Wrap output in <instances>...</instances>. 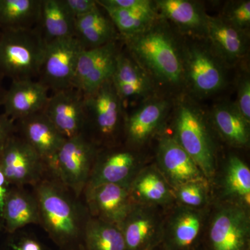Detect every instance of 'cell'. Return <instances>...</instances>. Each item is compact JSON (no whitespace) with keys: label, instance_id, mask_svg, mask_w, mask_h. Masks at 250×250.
I'll return each mask as SVG.
<instances>
[{"label":"cell","instance_id":"6da1fadb","mask_svg":"<svg viewBox=\"0 0 250 250\" xmlns=\"http://www.w3.org/2000/svg\"><path fill=\"white\" fill-rule=\"evenodd\" d=\"M121 40L159 93L174 99L186 94L182 36L168 23L159 18L146 30Z\"/></svg>","mask_w":250,"mask_h":250},{"label":"cell","instance_id":"7a4b0ae2","mask_svg":"<svg viewBox=\"0 0 250 250\" xmlns=\"http://www.w3.org/2000/svg\"><path fill=\"white\" fill-rule=\"evenodd\" d=\"M34 187L40 225L62 250H83V232L90 214L86 206L47 174Z\"/></svg>","mask_w":250,"mask_h":250},{"label":"cell","instance_id":"3957f363","mask_svg":"<svg viewBox=\"0 0 250 250\" xmlns=\"http://www.w3.org/2000/svg\"><path fill=\"white\" fill-rule=\"evenodd\" d=\"M174 139L201 170L206 178L215 170V145L209 116L197 100L187 94L174 99Z\"/></svg>","mask_w":250,"mask_h":250},{"label":"cell","instance_id":"277c9868","mask_svg":"<svg viewBox=\"0 0 250 250\" xmlns=\"http://www.w3.org/2000/svg\"><path fill=\"white\" fill-rule=\"evenodd\" d=\"M186 94L203 100L223 91L228 83V67L206 39L184 37Z\"/></svg>","mask_w":250,"mask_h":250},{"label":"cell","instance_id":"5b68a950","mask_svg":"<svg viewBox=\"0 0 250 250\" xmlns=\"http://www.w3.org/2000/svg\"><path fill=\"white\" fill-rule=\"evenodd\" d=\"M85 125L83 134L98 147H113L121 131L124 132L125 105L112 81L93 92L83 95Z\"/></svg>","mask_w":250,"mask_h":250},{"label":"cell","instance_id":"8992f818","mask_svg":"<svg viewBox=\"0 0 250 250\" xmlns=\"http://www.w3.org/2000/svg\"><path fill=\"white\" fill-rule=\"evenodd\" d=\"M45 44L36 28L0 31V77L38 78Z\"/></svg>","mask_w":250,"mask_h":250},{"label":"cell","instance_id":"52a82bcc","mask_svg":"<svg viewBox=\"0 0 250 250\" xmlns=\"http://www.w3.org/2000/svg\"><path fill=\"white\" fill-rule=\"evenodd\" d=\"M100 147L83 134L65 140L47 164L48 175L77 197L83 195Z\"/></svg>","mask_w":250,"mask_h":250},{"label":"cell","instance_id":"ba28073f","mask_svg":"<svg viewBox=\"0 0 250 250\" xmlns=\"http://www.w3.org/2000/svg\"><path fill=\"white\" fill-rule=\"evenodd\" d=\"M82 50L75 37L46 43L38 81L53 93L72 88Z\"/></svg>","mask_w":250,"mask_h":250},{"label":"cell","instance_id":"9c48e42d","mask_svg":"<svg viewBox=\"0 0 250 250\" xmlns=\"http://www.w3.org/2000/svg\"><path fill=\"white\" fill-rule=\"evenodd\" d=\"M0 168L14 187H34L48 174L47 164L35 149L15 135L0 151Z\"/></svg>","mask_w":250,"mask_h":250},{"label":"cell","instance_id":"30bf717a","mask_svg":"<svg viewBox=\"0 0 250 250\" xmlns=\"http://www.w3.org/2000/svg\"><path fill=\"white\" fill-rule=\"evenodd\" d=\"M250 237L246 208L227 206L215 213L202 246L205 250H250Z\"/></svg>","mask_w":250,"mask_h":250},{"label":"cell","instance_id":"8fae6325","mask_svg":"<svg viewBox=\"0 0 250 250\" xmlns=\"http://www.w3.org/2000/svg\"><path fill=\"white\" fill-rule=\"evenodd\" d=\"M174 99L162 93L143 100L125 116L124 134L131 147H141L160 129L173 109Z\"/></svg>","mask_w":250,"mask_h":250},{"label":"cell","instance_id":"7c38bea8","mask_svg":"<svg viewBox=\"0 0 250 250\" xmlns=\"http://www.w3.org/2000/svg\"><path fill=\"white\" fill-rule=\"evenodd\" d=\"M119 51L117 41L97 48L83 49L77 62L72 87L86 95L111 80Z\"/></svg>","mask_w":250,"mask_h":250},{"label":"cell","instance_id":"4fadbf2b","mask_svg":"<svg viewBox=\"0 0 250 250\" xmlns=\"http://www.w3.org/2000/svg\"><path fill=\"white\" fill-rule=\"evenodd\" d=\"M83 195L90 217L118 227L136 204L129 187L119 184H103L86 188Z\"/></svg>","mask_w":250,"mask_h":250},{"label":"cell","instance_id":"5bb4252c","mask_svg":"<svg viewBox=\"0 0 250 250\" xmlns=\"http://www.w3.org/2000/svg\"><path fill=\"white\" fill-rule=\"evenodd\" d=\"M153 209L136 203L120 225L126 250H153L162 243L164 225Z\"/></svg>","mask_w":250,"mask_h":250},{"label":"cell","instance_id":"9a60e30c","mask_svg":"<svg viewBox=\"0 0 250 250\" xmlns=\"http://www.w3.org/2000/svg\"><path fill=\"white\" fill-rule=\"evenodd\" d=\"M156 11L184 37L206 39L208 17L202 3L190 0H155Z\"/></svg>","mask_w":250,"mask_h":250},{"label":"cell","instance_id":"2e32d148","mask_svg":"<svg viewBox=\"0 0 250 250\" xmlns=\"http://www.w3.org/2000/svg\"><path fill=\"white\" fill-rule=\"evenodd\" d=\"M42 113L66 139L83 134V95L76 88L60 90L49 97Z\"/></svg>","mask_w":250,"mask_h":250},{"label":"cell","instance_id":"e0dca14e","mask_svg":"<svg viewBox=\"0 0 250 250\" xmlns=\"http://www.w3.org/2000/svg\"><path fill=\"white\" fill-rule=\"evenodd\" d=\"M106 148V150H99L86 188L103 184L129 187L138 173V156L131 149H118L114 146Z\"/></svg>","mask_w":250,"mask_h":250},{"label":"cell","instance_id":"ac0fdd59","mask_svg":"<svg viewBox=\"0 0 250 250\" xmlns=\"http://www.w3.org/2000/svg\"><path fill=\"white\" fill-rule=\"evenodd\" d=\"M157 160L162 175L173 188L190 182H207L195 161L173 136H161L157 147Z\"/></svg>","mask_w":250,"mask_h":250},{"label":"cell","instance_id":"d6986e66","mask_svg":"<svg viewBox=\"0 0 250 250\" xmlns=\"http://www.w3.org/2000/svg\"><path fill=\"white\" fill-rule=\"evenodd\" d=\"M250 34L238 29L221 16L208 17L206 40L228 69L236 66L249 52Z\"/></svg>","mask_w":250,"mask_h":250},{"label":"cell","instance_id":"ffe728a7","mask_svg":"<svg viewBox=\"0 0 250 250\" xmlns=\"http://www.w3.org/2000/svg\"><path fill=\"white\" fill-rule=\"evenodd\" d=\"M117 94L123 104L132 100L141 102L160 93L152 79L139 66L127 52L119 51L116 69L111 79Z\"/></svg>","mask_w":250,"mask_h":250},{"label":"cell","instance_id":"44dd1931","mask_svg":"<svg viewBox=\"0 0 250 250\" xmlns=\"http://www.w3.org/2000/svg\"><path fill=\"white\" fill-rule=\"evenodd\" d=\"M49 91L38 80L12 81L3 97L4 114L14 121L42 111L48 100Z\"/></svg>","mask_w":250,"mask_h":250},{"label":"cell","instance_id":"7402d4cb","mask_svg":"<svg viewBox=\"0 0 250 250\" xmlns=\"http://www.w3.org/2000/svg\"><path fill=\"white\" fill-rule=\"evenodd\" d=\"M203 217L195 208L181 207L164 225L162 246L166 250H195L201 246L200 239Z\"/></svg>","mask_w":250,"mask_h":250},{"label":"cell","instance_id":"603a6c76","mask_svg":"<svg viewBox=\"0 0 250 250\" xmlns=\"http://www.w3.org/2000/svg\"><path fill=\"white\" fill-rule=\"evenodd\" d=\"M17 121L21 137L35 149L46 164L66 140L42 111Z\"/></svg>","mask_w":250,"mask_h":250},{"label":"cell","instance_id":"cb8c5ba5","mask_svg":"<svg viewBox=\"0 0 250 250\" xmlns=\"http://www.w3.org/2000/svg\"><path fill=\"white\" fill-rule=\"evenodd\" d=\"M97 9L75 21V37L83 49L102 47L121 39L119 33L106 12Z\"/></svg>","mask_w":250,"mask_h":250},{"label":"cell","instance_id":"d4e9b609","mask_svg":"<svg viewBox=\"0 0 250 250\" xmlns=\"http://www.w3.org/2000/svg\"><path fill=\"white\" fill-rule=\"evenodd\" d=\"M210 123L219 134L231 146L244 147L249 145L250 123L245 119L233 102H219L208 113Z\"/></svg>","mask_w":250,"mask_h":250},{"label":"cell","instance_id":"484cf974","mask_svg":"<svg viewBox=\"0 0 250 250\" xmlns=\"http://www.w3.org/2000/svg\"><path fill=\"white\" fill-rule=\"evenodd\" d=\"M1 218L6 231L11 233L28 225H40L39 204L34 192L30 193L23 187L10 188Z\"/></svg>","mask_w":250,"mask_h":250},{"label":"cell","instance_id":"4316f807","mask_svg":"<svg viewBox=\"0 0 250 250\" xmlns=\"http://www.w3.org/2000/svg\"><path fill=\"white\" fill-rule=\"evenodd\" d=\"M75 21L62 0H42L36 29L47 43L75 37Z\"/></svg>","mask_w":250,"mask_h":250},{"label":"cell","instance_id":"83f0119b","mask_svg":"<svg viewBox=\"0 0 250 250\" xmlns=\"http://www.w3.org/2000/svg\"><path fill=\"white\" fill-rule=\"evenodd\" d=\"M129 191L135 203L143 205H165L174 197L165 177L152 167L138 172L130 184Z\"/></svg>","mask_w":250,"mask_h":250},{"label":"cell","instance_id":"f1b7e54d","mask_svg":"<svg viewBox=\"0 0 250 250\" xmlns=\"http://www.w3.org/2000/svg\"><path fill=\"white\" fill-rule=\"evenodd\" d=\"M42 0H0V31L36 29Z\"/></svg>","mask_w":250,"mask_h":250},{"label":"cell","instance_id":"f546056e","mask_svg":"<svg viewBox=\"0 0 250 250\" xmlns=\"http://www.w3.org/2000/svg\"><path fill=\"white\" fill-rule=\"evenodd\" d=\"M83 250H126L121 229L90 216L83 232Z\"/></svg>","mask_w":250,"mask_h":250},{"label":"cell","instance_id":"4dcf8cb0","mask_svg":"<svg viewBox=\"0 0 250 250\" xmlns=\"http://www.w3.org/2000/svg\"><path fill=\"white\" fill-rule=\"evenodd\" d=\"M102 9L114 24L121 39L137 35L151 27L160 18L156 6L154 9L145 11H127L111 8Z\"/></svg>","mask_w":250,"mask_h":250},{"label":"cell","instance_id":"1f68e13d","mask_svg":"<svg viewBox=\"0 0 250 250\" xmlns=\"http://www.w3.org/2000/svg\"><path fill=\"white\" fill-rule=\"evenodd\" d=\"M224 183L229 196L247 209L250 205V170L238 156H231L229 159Z\"/></svg>","mask_w":250,"mask_h":250},{"label":"cell","instance_id":"d6a6232c","mask_svg":"<svg viewBox=\"0 0 250 250\" xmlns=\"http://www.w3.org/2000/svg\"><path fill=\"white\" fill-rule=\"evenodd\" d=\"M207 183L190 182L174 188V195L184 207L196 209L207 202Z\"/></svg>","mask_w":250,"mask_h":250},{"label":"cell","instance_id":"836d02e7","mask_svg":"<svg viewBox=\"0 0 250 250\" xmlns=\"http://www.w3.org/2000/svg\"><path fill=\"white\" fill-rule=\"evenodd\" d=\"M220 16L234 27L250 34V0L229 1Z\"/></svg>","mask_w":250,"mask_h":250},{"label":"cell","instance_id":"e575fe53","mask_svg":"<svg viewBox=\"0 0 250 250\" xmlns=\"http://www.w3.org/2000/svg\"><path fill=\"white\" fill-rule=\"evenodd\" d=\"M237 98L235 104L247 121L250 123V78L248 72H243L237 80Z\"/></svg>","mask_w":250,"mask_h":250},{"label":"cell","instance_id":"d590c367","mask_svg":"<svg viewBox=\"0 0 250 250\" xmlns=\"http://www.w3.org/2000/svg\"><path fill=\"white\" fill-rule=\"evenodd\" d=\"M102 8L127 10V11H145L155 8L152 0H97Z\"/></svg>","mask_w":250,"mask_h":250},{"label":"cell","instance_id":"8d00e7d4","mask_svg":"<svg viewBox=\"0 0 250 250\" xmlns=\"http://www.w3.org/2000/svg\"><path fill=\"white\" fill-rule=\"evenodd\" d=\"M67 11L76 19L89 14L98 7L95 0H62Z\"/></svg>","mask_w":250,"mask_h":250},{"label":"cell","instance_id":"74e56055","mask_svg":"<svg viewBox=\"0 0 250 250\" xmlns=\"http://www.w3.org/2000/svg\"><path fill=\"white\" fill-rule=\"evenodd\" d=\"M16 126L14 121L4 114H0V151L14 135Z\"/></svg>","mask_w":250,"mask_h":250},{"label":"cell","instance_id":"f35d334b","mask_svg":"<svg viewBox=\"0 0 250 250\" xmlns=\"http://www.w3.org/2000/svg\"><path fill=\"white\" fill-rule=\"evenodd\" d=\"M14 250H45L44 247L34 238H23L12 246Z\"/></svg>","mask_w":250,"mask_h":250},{"label":"cell","instance_id":"ab89813d","mask_svg":"<svg viewBox=\"0 0 250 250\" xmlns=\"http://www.w3.org/2000/svg\"><path fill=\"white\" fill-rule=\"evenodd\" d=\"M9 187L10 184L5 177L4 172L0 168V218H1L2 215L5 200L10 190Z\"/></svg>","mask_w":250,"mask_h":250},{"label":"cell","instance_id":"60d3db41","mask_svg":"<svg viewBox=\"0 0 250 250\" xmlns=\"http://www.w3.org/2000/svg\"><path fill=\"white\" fill-rule=\"evenodd\" d=\"M0 79H1V77H0ZM4 93L5 90L1 87V82H0V106L2 104L3 97H4Z\"/></svg>","mask_w":250,"mask_h":250},{"label":"cell","instance_id":"b9f144b4","mask_svg":"<svg viewBox=\"0 0 250 250\" xmlns=\"http://www.w3.org/2000/svg\"><path fill=\"white\" fill-rule=\"evenodd\" d=\"M153 250H166L165 248H164V247L162 246V245H160V246H159L158 247H156V248H154Z\"/></svg>","mask_w":250,"mask_h":250},{"label":"cell","instance_id":"7bdbcfd3","mask_svg":"<svg viewBox=\"0 0 250 250\" xmlns=\"http://www.w3.org/2000/svg\"><path fill=\"white\" fill-rule=\"evenodd\" d=\"M195 250H204V248H202V245L200 247H198V248H197V249H195Z\"/></svg>","mask_w":250,"mask_h":250}]
</instances>
